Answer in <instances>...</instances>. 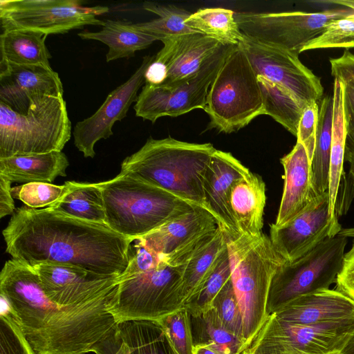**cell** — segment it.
I'll return each mask as SVG.
<instances>
[{
    "mask_svg": "<svg viewBox=\"0 0 354 354\" xmlns=\"http://www.w3.org/2000/svg\"><path fill=\"white\" fill-rule=\"evenodd\" d=\"M117 292L62 306L46 295L31 266L12 258L0 273V296L37 354L91 353L118 327L108 308Z\"/></svg>",
    "mask_w": 354,
    "mask_h": 354,
    "instance_id": "obj_1",
    "label": "cell"
},
{
    "mask_svg": "<svg viewBox=\"0 0 354 354\" xmlns=\"http://www.w3.org/2000/svg\"><path fill=\"white\" fill-rule=\"evenodd\" d=\"M2 233L12 259L31 266L68 265L103 275L124 273L134 241L106 224L26 205L16 209Z\"/></svg>",
    "mask_w": 354,
    "mask_h": 354,
    "instance_id": "obj_2",
    "label": "cell"
},
{
    "mask_svg": "<svg viewBox=\"0 0 354 354\" xmlns=\"http://www.w3.org/2000/svg\"><path fill=\"white\" fill-rule=\"evenodd\" d=\"M215 150L210 143H191L171 137L150 138L122 161L120 172L169 192L209 213L203 185Z\"/></svg>",
    "mask_w": 354,
    "mask_h": 354,
    "instance_id": "obj_3",
    "label": "cell"
},
{
    "mask_svg": "<svg viewBox=\"0 0 354 354\" xmlns=\"http://www.w3.org/2000/svg\"><path fill=\"white\" fill-rule=\"evenodd\" d=\"M99 184L106 224L133 241L199 207L124 173Z\"/></svg>",
    "mask_w": 354,
    "mask_h": 354,
    "instance_id": "obj_4",
    "label": "cell"
},
{
    "mask_svg": "<svg viewBox=\"0 0 354 354\" xmlns=\"http://www.w3.org/2000/svg\"><path fill=\"white\" fill-rule=\"evenodd\" d=\"M227 244L246 349L269 317L268 300L271 283L286 260L277 252L270 237L263 233L256 236H227Z\"/></svg>",
    "mask_w": 354,
    "mask_h": 354,
    "instance_id": "obj_5",
    "label": "cell"
},
{
    "mask_svg": "<svg viewBox=\"0 0 354 354\" xmlns=\"http://www.w3.org/2000/svg\"><path fill=\"white\" fill-rule=\"evenodd\" d=\"M183 266H171L162 259L153 266H146L130 258L108 308L117 324L157 322L183 308Z\"/></svg>",
    "mask_w": 354,
    "mask_h": 354,
    "instance_id": "obj_6",
    "label": "cell"
},
{
    "mask_svg": "<svg viewBox=\"0 0 354 354\" xmlns=\"http://www.w3.org/2000/svg\"><path fill=\"white\" fill-rule=\"evenodd\" d=\"M71 136L63 97H40L25 113L0 101V158L61 151Z\"/></svg>",
    "mask_w": 354,
    "mask_h": 354,
    "instance_id": "obj_7",
    "label": "cell"
},
{
    "mask_svg": "<svg viewBox=\"0 0 354 354\" xmlns=\"http://www.w3.org/2000/svg\"><path fill=\"white\" fill-rule=\"evenodd\" d=\"M204 111L210 126L230 133L264 115L257 75L240 45L232 46L212 82Z\"/></svg>",
    "mask_w": 354,
    "mask_h": 354,
    "instance_id": "obj_8",
    "label": "cell"
},
{
    "mask_svg": "<svg viewBox=\"0 0 354 354\" xmlns=\"http://www.w3.org/2000/svg\"><path fill=\"white\" fill-rule=\"evenodd\" d=\"M346 237L326 239L292 262H286L273 277L268 300L270 315L298 297L328 289L335 283L342 265Z\"/></svg>",
    "mask_w": 354,
    "mask_h": 354,
    "instance_id": "obj_9",
    "label": "cell"
},
{
    "mask_svg": "<svg viewBox=\"0 0 354 354\" xmlns=\"http://www.w3.org/2000/svg\"><path fill=\"white\" fill-rule=\"evenodd\" d=\"M352 15L354 10L342 8L316 12H241L235 13V19L245 37L299 55L330 23Z\"/></svg>",
    "mask_w": 354,
    "mask_h": 354,
    "instance_id": "obj_10",
    "label": "cell"
},
{
    "mask_svg": "<svg viewBox=\"0 0 354 354\" xmlns=\"http://www.w3.org/2000/svg\"><path fill=\"white\" fill-rule=\"evenodd\" d=\"M354 333V318L299 325L269 315L243 354H341Z\"/></svg>",
    "mask_w": 354,
    "mask_h": 354,
    "instance_id": "obj_11",
    "label": "cell"
},
{
    "mask_svg": "<svg viewBox=\"0 0 354 354\" xmlns=\"http://www.w3.org/2000/svg\"><path fill=\"white\" fill-rule=\"evenodd\" d=\"M108 7H86L75 0H1L0 19L4 30H30L62 34L87 25L104 26L97 15Z\"/></svg>",
    "mask_w": 354,
    "mask_h": 354,
    "instance_id": "obj_12",
    "label": "cell"
},
{
    "mask_svg": "<svg viewBox=\"0 0 354 354\" xmlns=\"http://www.w3.org/2000/svg\"><path fill=\"white\" fill-rule=\"evenodd\" d=\"M232 46L223 45L191 79L173 86L145 84L133 106L136 115L155 122L163 116L177 117L204 110L209 88Z\"/></svg>",
    "mask_w": 354,
    "mask_h": 354,
    "instance_id": "obj_13",
    "label": "cell"
},
{
    "mask_svg": "<svg viewBox=\"0 0 354 354\" xmlns=\"http://www.w3.org/2000/svg\"><path fill=\"white\" fill-rule=\"evenodd\" d=\"M240 46L257 75L283 88L302 108L320 102L324 94L321 79L300 61L298 55L260 44L245 35Z\"/></svg>",
    "mask_w": 354,
    "mask_h": 354,
    "instance_id": "obj_14",
    "label": "cell"
},
{
    "mask_svg": "<svg viewBox=\"0 0 354 354\" xmlns=\"http://www.w3.org/2000/svg\"><path fill=\"white\" fill-rule=\"evenodd\" d=\"M342 227L329 213L328 191L318 196L300 214L282 227L270 225V239L277 252L292 262L329 237Z\"/></svg>",
    "mask_w": 354,
    "mask_h": 354,
    "instance_id": "obj_15",
    "label": "cell"
},
{
    "mask_svg": "<svg viewBox=\"0 0 354 354\" xmlns=\"http://www.w3.org/2000/svg\"><path fill=\"white\" fill-rule=\"evenodd\" d=\"M217 225L210 213L201 207H195L136 241L158 254L166 263L179 267L187 263Z\"/></svg>",
    "mask_w": 354,
    "mask_h": 354,
    "instance_id": "obj_16",
    "label": "cell"
},
{
    "mask_svg": "<svg viewBox=\"0 0 354 354\" xmlns=\"http://www.w3.org/2000/svg\"><path fill=\"white\" fill-rule=\"evenodd\" d=\"M154 58L149 55L143 57L134 73L111 91L92 115L76 123L73 131L74 144L85 158H93L95 143L112 136L113 124L127 116L130 106L138 99V91L145 82V71Z\"/></svg>",
    "mask_w": 354,
    "mask_h": 354,
    "instance_id": "obj_17",
    "label": "cell"
},
{
    "mask_svg": "<svg viewBox=\"0 0 354 354\" xmlns=\"http://www.w3.org/2000/svg\"><path fill=\"white\" fill-rule=\"evenodd\" d=\"M32 267L48 297L62 306L115 293L121 276L99 274L68 265L39 263Z\"/></svg>",
    "mask_w": 354,
    "mask_h": 354,
    "instance_id": "obj_18",
    "label": "cell"
},
{
    "mask_svg": "<svg viewBox=\"0 0 354 354\" xmlns=\"http://www.w3.org/2000/svg\"><path fill=\"white\" fill-rule=\"evenodd\" d=\"M0 101L25 113L31 104L44 96L63 97L58 73L43 64L18 65L0 62Z\"/></svg>",
    "mask_w": 354,
    "mask_h": 354,
    "instance_id": "obj_19",
    "label": "cell"
},
{
    "mask_svg": "<svg viewBox=\"0 0 354 354\" xmlns=\"http://www.w3.org/2000/svg\"><path fill=\"white\" fill-rule=\"evenodd\" d=\"M250 171L230 153L216 149L205 174L203 188L209 213L229 237L239 235L230 208L232 188Z\"/></svg>",
    "mask_w": 354,
    "mask_h": 354,
    "instance_id": "obj_20",
    "label": "cell"
},
{
    "mask_svg": "<svg viewBox=\"0 0 354 354\" xmlns=\"http://www.w3.org/2000/svg\"><path fill=\"white\" fill-rule=\"evenodd\" d=\"M155 56L167 71L163 86H173L195 76L223 46L201 32L190 33L162 41Z\"/></svg>",
    "mask_w": 354,
    "mask_h": 354,
    "instance_id": "obj_21",
    "label": "cell"
},
{
    "mask_svg": "<svg viewBox=\"0 0 354 354\" xmlns=\"http://www.w3.org/2000/svg\"><path fill=\"white\" fill-rule=\"evenodd\" d=\"M283 167V189L275 223L282 227L304 212L318 196L312 184L311 161L304 145L297 142L280 159Z\"/></svg>",
    "mask_w": 354,
    "mask_h": 354,
    "instance_id": "obj_22",
    "label": "cell"
},
{
    "mask_svg": "<svg viewBox=\"0 0 354 354\" xmlns=\"http://www.w3.org/2000/svg\"><path fill=\"white\" fill-rule=\"evenodd\" d=\"M272 314L299 325L340 322L354 318V301L335 289H323L298 297Z\"/></svg>",
    "mask_w": 354,
    "mask_h": 354,
    "instance_id": "obj_23",
    "label": "cell"
},
{
    "mask_svg": "<svg viewBox=\"0 0 354 354\" xmlns=\"http://www.w3.org/2000/svg\"><path fill=\"white\" fill-rule=\"evenodd\" d=\"M266 201V185L259 175L250 171L233 185L230 203L239 234L256 236L262 233Z\"/></svg>",
    "mask_w": 354,
    "mask_h": 354,
    "instance_id": "obj_24",
    "label": "cell"
},
{
    "mask_svg": "<svg viewBox=\"0 0 354 354\" xmlns=\"http://www.w3.org/2000/svg\"><path fill=\"white\" fill-rule=\"evenodd\" d=\"M68 165V160L62 151L18 155L0 158V175L12 183H50L58 176H66Z\"/></svg>",
    "mask_w": 354,
    "mask_h": 354,
    "instance_id": "obj_25",
    "label": "cell"
},
{
    "mask_svg": "<svg viewBox=\"0 0 354 354\" xmlns=\"http://www.w3.org/2000/svg\"><path fill=\"white\" fill-rule=\"evenodd\" d=\"M227 254L226 233L217 225L183 266L181 289L184 304L202 287Z\"/></svg>",
    "mask_w": 354,
    "mask_h": 354,
    "instance_id": "obj_26",
    "label": "cell"
},
{
    "mask_svg": "<svg viewBox=\"0 0 354 354\" xmlns=\"http://www.w3.org/2000/svg\"><path fill=\"white\" fill-rule=\"evenodd\" d=\"M78 36L82 39L97 40L107 45V62L133 57L136 51L147 48L158 40L139 30L136 24L123 20H106L100 31H82Z\"/></svg>",
    "mask_w": 354,
    "mask_h": 354,
    "instance_id": "obj_27",
    "label": "cell"
},
{
    "mask_svg": "<svg viewBox=\"0 0 354 354\" xmlns=\"http://www.w3.org/2000/svg\"><path fill=\"white\" fill-rule=\"evenodd\" d=\"M344 84L334 79L333 87L332 141L329 170V213L335 220L337 215V195L344 174V161L347 137L344 108Z\"/></svg>",
    "mask_w": 354,
    "mask_h": 354,
    "instance_id": "obj_28",
    "label": "cell"
},
{
    "mask_svg": "<svg viewBox=\"0 0 354 354\" xmlns=\"http://www.w3.org/2000/svg\"><path fill=\"white\" fill-rule=\"evenodd\" d=\"M59 198L48 207L82 220L106 224L101 187L98 183L66 181Z\"/></svg>",
    "mask_w": 354,
    "mask_h": 354,
    "instance_id": "obj_29",
    "label": "cell"
},
{
    "mask_svg": "<svg viewBox=\"0 0 354 354\" xmlns=\"http://www.w3.org/2000/svg\"><path fill=\"white\" fill-rule=\"evenodd\" d=\"M46 37L30 30H4L0 36L1 61L18 65L50 66L51 55L45 44Z\"/></svg>",
    "mask_w": 354,
    "mask_h": 354,
    "instance_id": "obj_30",
    "label": "cell"
},
{
    "mask_svg": "<svg viewBox=\"0 0 354 354\" xmlns=\"http://www.w3.org/2000/svg\"><path fill=\"white\" fill-rule=\"evenodd\" d=\"M318 105L316 142L311 161L312 184L317 196L328 191L329 187L333 121L332 95L322 97Z\"/></svg>",
    "mask_w": 354,
    "mask_h": 354,
    "instance_id": "obj_31",
    "label": "cell"
},
{
    "mask_svg": "<svg viewBox=\"0 0 354 354\" xmlns=\"http://www.w3.org/2000/svg\"><path fill=\"white\" fill-rule=\"evenodd\" d=\"M193 30L223 45L239 46L244 39L235 19V13L222 8L199 9L185 20Z\"/></svg>",
    "mask_w": 354,
    "mask_h": 354,
    "instance_id": "obj_32",
    "label": "cell"
},
{
    "mask_svg": "<svg viewBox=\"0 0 354 354\" xmlns=\"http://www.w3.org/2000/svg\"><path fill=\"white\" fill-rule=\"evenodd\" d=\"M194 346H207L218 354H243V342L225 328L211 308L200 315L191 316Z\"/></svg>",
    "mask_w": 354,
    "mask_h": 354,
    "instance_id": "obj_33",
    "label": "cell"
},
{
    "mask_svg": "<svg viewBox=\"0 0 354 354\" xmlns=\"http://www.w3.org/2000/svg\"><path fill=\"white\" fill-rule=\"evenodd\" d=\"M118 329L129 354H176L156 322H124L118 324Z\"/></svg>",
    "mask_w": 354,
    "mask_h": 354,
    "instance_id": "obj_34",
    "label": "cell"
},
{
    "mask_svg": "<svg viewBox=\"0 0 354 354\" xmlns=\"http://www.w3.org/2000/svg\"><path fill=\"white\" fill-rule=\"evenodd\" d=\"M264 115H268L297 136L299 122L304 110L291 95L279 85L257 75Z\"/></svg>",
    "mask_w": 354,
    "mask_h": 354,
    "instance_id": "obj_35",
    "label": "cell"
},
{
    "mask_svg": "<svg viewBox=\"0 0 354 354\" xmlns=\"http://www.w3.org/2000/svg\"><path fill=\"white\" fill-rule=\"evenodd\" d=\"M143 8L159 17L147 22L137 23L136 26L142 32L156 37L162 42L182 35L198 32L185 24L191 15L187 10L173 5L151 2L143 3Z\"/></svg>",
    "mask_w": 354,
    "mask_h": 354,
    "instance_id": "obj_36",
    "label": "cell"
},
{
    "mask_svg": "<svg viewBox=\"0 0 354 354\" xmlns=\"http://www.w3.org/2000/svg\"><path fill=\"white\" fill-rule=\"evenodd\" d=\"M230 281L231 268L227 251L202 287L185 302L184 307L191 316L200 315L211 308L215 297Z\"/></svg>",
    "mask_w": 354,
    "mask_h": 354,
    "instance_id": "obj_37",
    "label": "cell"
},
{
    "mask_svg": "<svg viewBox=\"0 0 354 354\" xmlns=\"http://www.w3.org/2000/svg\"><path fill=\"white\" fill-rule=\"evenodd\" d=\"M156 322L176 354H193L191 315L184 306Z\"/></svg>",
    "mask_w": 354,
    "mask_h": 354,
    "instance_id": "obj_38",
    "label": "cell"
},
{
    "mask_svg": "<svg viewBox=\"0 0 354 354\" xmlns=\"http://www.w3.org/2000/svg\"><path fill=\"white\" fill-rule=\"evenodd\" d=\"M329 48H354V15L330 23L322 34L304 47L302 52Z\"/></svg>",
    "mask_w": 354,
    "mask_h": 354,
    "instance_id": "obj_39",
    "label": "cell"
},
{
    "mask_svg": "<svg viewBox=\"0 0 354 354\" xmlns=\"http://www.w3.org/2000/svg\"><path fill=\"white\" fill-rule=\"evenodd\" d=\"M211 308L214 310L222 326L243 342L242 315L232 279L215 297Z\"/></svg>",
    "mask_w": 354,
    "mask_h": 354,
    "instance_id": "obj_40",
    "label": "cell"
},
{
    "mask_svg": "<svg viewBox=\"0 0 354 354\" xmlns=\"http://www.w3.org/2000/svg\"><path fill=\"white\" fill-rule=\"evenodd\" d=\"M64 185H53L49 183H30L12 188L13 198L22 201L25 205L38 209L49 207L61 196Z\"/></svg>",
    "mask_w": 354,
    "mask_h": 354,
    "instance_id": "obj_41",
    "label": "cell"
},
{
    "mask_svg": "<svg viewBox=\"0 0 354 354\" xmlns=\"http://www.w3.org/2000/svg\"><path fill=\"white\" fill-rule=\"evenodd\" d=\"M0 354H37L9 312L0 313Z\"/></svg>",
    "mask_w": 354,
    "mask_h": 354,
    "instance_id": "obj_42",
    "label": "cell"
},
{
    "mask_svg": "<svg viewBox=\"0 0 354 354\" xmlns=\"http://www.w3.org/2000/svg\"><path fill=\"white\" fill-rule=\"evenodd\" d=\"M318 113L317 102H313L304 109L296 136L297 142L304 145L310 161H312L315 147Z\"/></svg>",
    "mask_w": 354,
    "mask_h": 354,
    "instance_id": "obj_43",
    "label": "cell"
},
{
    "mask_svg": "<svg viewBox=\"0 0 354 354\" xmlns=\"http://www.w3.org/2000/svg\"><path fill=\"white\" fill-rule=\"evenodd\" d=\"M335 283V290L354 301V240L350 250L344 254L343 265Z\"/></svg>",
    "mask_w": 354,
    "mask_h": 354,
    "instance_id": "obj_44",
    "label": "cell"
},
{
    "mask_svg": "<svg viewBox=\"0 0 354 354\" xmlns=\"http://www.w3.org/2000/svg\"><path fill=\"white\" fill-rule=\"evenodd\" d=\"M331 75L342 82H354V54L345 49L342 55L329 59Z\"/></svg>",
    "mask_w": 354,
    "mask_h": 354,
    "instance_id": "obj_45",
    "label": "cell"
},
{
    "mask_svg": "<svg viewBox=\"0 0 354 354\" xmlns=\"http://www.w3.org/2000/svg\"><path fill=\"white\" fill-rule=\"evenodd\" d=\"M91 353L95 354H129L127 344L122 340L117 328L108 337L97 343Z\"/></svg>",
    "mask_w": 354,
    "mask_h": 354,
    "instance_id": "obj_46",
    "label": "cell"
},
{
    "mask_svg": "<svg viewBox=\"0 0 354 354\" xmlns=\"http://www.w3.org/2000/svg\"><path fill=\"white\" fill-rule=\"evenodd\" d=\"M12 182L0 175V218L14 214L15 203L11 193Z\"/></svg>",
    "mask_w": 354,
    "mask_h": 354,
    "instance_id": "obj_47",
    "label": "cell"
},
{
    "mask_svg": "<svg viewBox=\"0 0 354 354\" xmlns=\"http://www.w3.org/2000/svg\"><path fill=\"white\" fill-rule=\"evenodd\" d=\"M344 160L350 164L349 177L354 186V142L348 136L346 141Z\"/></svg>",
    "mask_w": 354,
    "mask_h": 354,
    "instance_id": "obj_48",
    "label": "cell"
},
{
    "mask_svg": "<svg viewBox=\"0 0 354 354\" xmlns=\"http://www.w3.org/2000/svg\"><path fill=\"white\" fill-rule=\"evenodd\" d=\"M344 84V106L354 114V82H343Z\"/></svg>",
    "mask_w": 354,
    "mask_h": 354,
    "instance_id": "obj_49",
    "label": "cell"
},
{
    "mask_svg": "<svg viewBox=\"0 0 354 354\" xmlns=\"http://www.w3.org/2000/svg\"><path fill=\"white\" fill-rule=\"evenodd\" d=\"M345 115L347 124V136L354 142V114L345 107Z\"/></svg>",
    "mask_w": 354,
    "mask_h": 354,
    "instance_id": "obj_50",
    "label": "cell"
},
{
    "mask_svg": "<svg viewBox=\"0 0 354 354\" xmlns=\"http://www.w3.org/2000/svg\"><path fill=\"white\" fill-rule=\"evenodd\" d=\"M319 2L339 5L354 10V0H328Z\"/></svg>",
    "mask_w": 354,
    "mask_h": 354,
    "instance_id": "obj_51",
    "label": "cell"
},
{
    "mask_svg": "<svg viewBox=\"0 0 354 354\" xmlns=\"http://www.w3.org/2000/svg\"><path fill=\"white\" fill-rule=\"evenodd\" d=\"M193 354H218L214 350L204 346H194Z\"/></svg>",
    "mask_w": 354,
    "mask_h": 354,
    "instance_id": "obj_52",
    "label": "cell"
},
{
    "mask_svg": "<svg viewBox=\"0 0 354 354\" xmlns=\"http://www.w3.org/2000/svg\"><path fill=\"white\" fill-rule=\"evenodd\" d=\"M341 354H354V333L343 348Z\"/></svg>",
    "mask_w": 354,
    "mask_h": 354,
    "instance_id": "obj_53",
    "label": "cell"
},
{
    "mask_svg": "<svg viewBox=\"0 0 354 354\" xmlns=\"http://www.w3.org/2000/svg\"><path fill=\"white\" fill-rule=\"evenodd\" d=\"M338 235L344 236V237H353L354 238V227L351 228H342L339 232Z\"/></svg>",
    "mask_w": 354,
    "mask_h": 354,
    "instance_id": "obj_54",
    "label": "cell"
},
{
    "mask_svg": "<svg viewBox=\"0 0 354 354\" xmlns=\"http://www.w3.org/2000/svg\"><path fill=\"white\" fill-rule=\"evenodd\" d=\"M85 354H88V353H85Z\"/></svg>",
    "mask_w": 354,
    "mask_h": 354,
    "instance_id": "obj_55",
    "label": "cell"
}]
</instances>
